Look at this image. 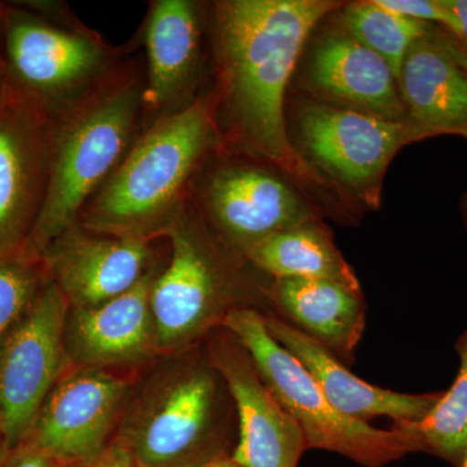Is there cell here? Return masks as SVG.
I'll use <instances>...</instances> for the list:
<instances>
[{"label": "cell", "mask_w": 467, "mask_h": 467, "mask_svg": "<svg viewBox=\"0 0 467 467\" xmlns=\"http://www.w3.org/2000/svg\"><path fill=\"white\" fill-rule=\"evenodd\" d=\"M330 0H223L212 7L216 86L212 88L223 142L294 177L321 175L294 149L285 97L310 33L339 7Z\"/></svg>", "instance_id": "obj_1"}, {"label": "cell", "mask_w": 467, "mask_h": 467, "mask_svg": "<svg viewBox=\"0 0 467 467\" xmlns=\"http://www.w3.org/2000/svg\"><path fill=\"white\" fill-rule=\"evenodd\" d=\"M213 95L140 131L78 223L90 232L155 241L167 236L192 198L205 161L223 149Z\"/></svg>", "instance_id": "obj_2"}, {"label": "cell", "mask_w": 467, "mask_h": 467, "mask_svg": "<svg viewBox=\"0 0 467 467\" xmlns=\"http://www.w3.org/2000/svg\"><path fill=\"white\" fill-rule=\"evenodd\" d=\"M146 72L124 58L97 88L55 116L50 175L27 251L41 257L78 223L86 205L140 137Z\"/></svg>", "instance_id": "obj_3"}, {"label": "cell", "mask_w": 467, "mask_h": 467, "mask_svg": "<svg viewBox=\"0 0 467 467\" xmlns=\"http://www.w3.org/2000/svg\"><path fill=\"white\" fill-rule=\"evenodd\" d=\"M137 46L113 47L66 5H3L8 85L52 116L86 97Z\"/></svg>", "instance_id": "obj_4"}, {"label": "cell", "mask_w": 467, "mask_h": 467, "mask_svg": "<svg viewBox=\"0 0 467 467\" xmlns=\"http://www.w3.org/2000/svg\"><path fill=\"white\" fill-rule=\"evenodd\" d=\"M223 326L247 350L270 391L299 423L306 447L335 451L367 467L425 451L420 436L405 427L380 430L337 410L299 359L270 335L257 310L234 308Z\"/></svg>", "instance_id": "obj_5"}, {"label": "cell", "mask_w": 467, "mask_h": 467, "mask_svg": "<svg viewBox=\"0 0 467 467\" xmlns=\"http://www.w3.org/2000/svg\"><path fill=\"white\" fill-rule=\"evenodd\" d=\"M297 134L312 167L330 175L378 208L392 159L423 135L409 119L393 121L327 101H309L297 112Z\"/></svg>", "instance_id": "obj_6"}, {"label": "cell", "mask_w": 467, "mask_h": 467, "mask_svg": "<svg viewBox=\"0 0 467 467\" xmlns=\"http://www.w3.org/2000/svg\"><path fill=\"white\" fill-rule=\"evenodd\" d=\"M69 306L48 276L32 306L0 342V438L11 451L26 441L66 370Z\"/></svg>", "instance_id": "obj_7"}, {"label": "cell", "mask_w": 467, "mask_h": 467, "mask_svg": "<svg viewBox=\"0 0 467 467\" xmlns=\"http://www.w3.org/2000/svg\"><path fill=\"white\" fill-rule=\"evenodd\" d=\"M171 257L150 288L156 347L174 348L212 325H223L230 306V281L223 264L196 227L192 202L168 233Z\"/></svg>", "instance_id": "obj_8"}, {"label": "cell", "mask_w": 467, "mask_h": 467, "mask_svg": "<svg viewBox=\"0 0 467 467\" xmlns=\"http://www.w3.org/2000/svg\"><path fill=\"white\" fill-rule=\"evenodd\" d=\"M55 116L8 85L0 107V259L27 251L50 175Z\"/></svg>", "instance_id": "obj_9"}, {"label": "cell", "mask_w": 467, "mask_h": 467, "mask_svg": "<svg viewBox=\"0 0 467 467\" xmlns=\"http://www.w3.org/2000/svg\"><path fill=\"white\" fill-rule=\"evenodd\" d=\"M192 201L201 204L223 241L241 254L272 234L317 221L290 184L256 165L214 169Z\"/></svg>", "instance_id": "obj_10"}, {"label": "cell", "mask_w": 467, "mask_h": 467, "mask_svg": "<svg viewBox=\"0 0 467 467\" xmlns=\"http://www.w3.org/2000/svg\"><path fill=\"white\" fill-rule=\"evenodd\" d=\"M202 12L192 0H153L140 27L146 51L143 126L195 103L202 72Z\"/></svg>", "instance_id": "obj_11"}, {"label": "cell", "mask_w": 467, "mask_h": 467, "mask_svg": "<svg viewBox=\"0 0 467 467\" xmlns=\"http://www.w3.org/2000/svg\"><path fill=\"white\" fill-rule=\"evenodd\" d=\"M126 389L122 378L97 368L63 374L24 441L66 466L98 456L109 445L110 430Z\"/></svg>", "instance_id": "obj_12"}, {"label": "cell", "mask_w": 467, "mask_h": 467, "mask_svg": "<svg viewBox=\"0 0 467 467\" xmlns=\"http://www.w3.org/2000/svg\"><path fill=\"white\" fill-rule=\"evenodd\" d=\"M150 244L77 223L55 239L41 259L70 306L91 308L131 290L149 275L153 269Z\"/></svg>", "instance_id": "obj_13"}, {"label": "cell", "mask_w": 467, "mask_h": 467, "mask_svg": "<svg viewBox=\"0 0 467 467\" xmlns=\"http://www.w3.org/2000/svg\"><path fill=\"white\" fill-rule=\"evenodd\" d=\"M216 401L211 371L184 373L158 393L121 441L140 467L201 466Z\"/></svg>", "instance_id": "obj_14"}, {"label": "cell", "mask_w": 467, "mask_h": 467, "mask_svg": "<svg viewBox=\"0 0 467 467\" xmlns=\"http://www.w3.org/2000/svg\"><path fill=\"white\" fill-rule=\"evenodd\" d=\"M233 339L213 349L214 368L238 411L239 439L233 461L242 467H297L308 450L303 430L270 391L247 350Z\"/></svg>", "instance_id": "obj_15"}, {"label": "cell", "mask_w": 467, "mask_h": 467, "mask_svg": "<svg viewBox=\"0 0 467 467\" xmlns=\"http://www.w3.org/2000/svg\"><path fill=\"white\" fill-rule=\"evenodd\" d=\"M306 79L327 103L393 121L408 119L391 67L343 27L316 43Z\"/></svg>", "instance_id": "obj_16"}, {"label": "cell", "mask_w": 467, "mask_h": 467, "mask_svg": "<svg viewBox=\"0 0 467 467\" xmlns=\"http://www.w3.org/2000/svg\"><path fill=\"white\" fill-rule=\"evenodd\" d=\"M267 331L299 359L337 410L368 422L389 417L396 423H418L434 408L442 391L409 395L380 389L356 377L322 344L278 317L264 316Z\"/></svg>", "instance_id": "obj_17"}, {"label": "cell", "mask_w": 467, "mask_h": 467, "mask_svg": "<svg viewBox=\"0 0 467 467\" xmlns=\"http://www.w3.org/2000/svg\"><path fill=\"white\" fill-rule=\"evenodd\" d=\"M399 88L409 121L423 137L467 134V73L445 47L441 30L430 27L411 46Z\"/></svg>", "instance_id": "obj_18"}, {"label": "cell", "mask_w": 467, "mask_h": 467, "mask_svg": "<svg viewBox=\"0 0 467 467\" xmlns=\"http://www.w3.org/2000/svg\"><path fill=\"white\" fill-rule=\"evenodd\" d=\"M269 296L282 321L322 344L340 361H355L367 322L361 290L331 279L287 278L275 279Z\"/></svg>", "instance_id": "obj_19"}, {"label": "cell", "mask_w": 467, "mask_h": 467, "mask_svg": "<svg viewBox=\"0 0 467 467\" xmlns=\"http://www.w3.org/2000/svg\"><path fill=\"white\" fill-rule=\"evenodd\" d=\"M152 270L131 290L91 308L75 309L72 337L77 358L90 368L143 358L156 347L150 313Z\"/></svg>", "instance_id": "obj_20"}, {"label": "cell", "mask_w": 467, "mask_h": 467, "mask_svg": "<svg viewBox=\"0 0 467 467\" xmlns=\"http://www.w3.org/2000/svg\"><path fill=\"white\" fill-rule=\"evenodd\" d=\"M242 256L275 279H331L361 290L331 234L317 221L272 234L245 248Z\"/></svg>", "instance_id": "obj_21"}, {"label": "cell", "mask_w": 467, "mask_h": 467, "mask_svg": "<svg viewBox=\"0 0 467 467\" xmlns=\"http://www.w3.org/2000/svg\"><path fill=\"white\" fill-rule=\"evenodd\" d=\"M342 27L386 61L399 84L408 51L431 26L393 14L378 5L377 0H368L352 3L343 9Z\"/></svg>", "instance_id": "obj_22"}, {"label": "cell", "mask_w": 467, "mask_h": 467, "mask_svg": "<svg viewBox=\"0 0 467 467\" xmlns=\"http://www.w3.org/2000/svg\"><path fill=\"white\" fill-rule=\"evenodd\" d=\"M456 379L418 423H398L416 432L425 451L461 466L467 453V330L457 342Z\"/></svg>", "instance_id": "obj_23"}, {"label": "cell", "mask_w": 467, "mask_h": 467, "mask_svg": "<svg viewBox=\"0 0 467 467\" xmlns=\"http://www.w3.org/2000/svg\"><path fill=\"white\" fill-rule=\"evenodd\" d=\"M47 279L41 257L29 251L0 259V342L29 309Z\"/></svg>", "instance_id": "obj_24"}, {"label": "cell", "mask_w": 467, "mask_h": 467, "mask_svg": "<svg viewBox=\"0 0 467 467\" xmlns=\"http://www.w3.org/2000/svg\"><path fill=\"white\" fill-rule=\"evenodd\" d=\"M377 3L393 14L410 20L439 24L445 29L450 24V14L441 0H377Z\"/></svg>", "instance_id": "obj_25"}, {"label": "cell", "mask_w": 467, "mask_h": 467, "mask_svg": "<svg viewBox=\"0 0 467 467\" xmlns=\"http://www.w3.org/2000/svg\"><path fill=\"white\" fill-rule=\"evenodd\" d=\"M0 467H66L32 442L24 441L14 448Z\"/></svg>", "instance_id": "obj_26"}, {"label": "cell", "mask_w": 467, "mask_h": 467, "mask_svg": "<svg viewBox=\"0 0 467 467\" xmlns=\"http://www.w3.org/2000/svg\"><path fill=\"white\" fill-rule=\"evenodd\" d=\"M66 467H140L128 445L119 439L109 444L101 453L84 462Z\"/></svg>", "instance_id": "obj_27"}, {"label": "cell", "mask_w": 467, "mask_h": 467, "mask_svg": "<svg viewBox=\"0 0 467 467\" xmlns=\"http://www.w3.org/2000/svg\"><path fill=\"white\" fill-rule=\"evenodd\" d=\"M441 3L450 14L447 32L467 47V0H441Z\"/></svg>", "instance_id": "obj_28"}, {"label": "cell", "mask_w": 467, "mask_h": 467, "mask_svg": "<svg viewBox=\"0 0 467 467\" xmlns=\"http://www.w3.org/2000/svg\"><path fill=\"white\" fill-rule=\"evenodd\" d=\"M441 39L444 42L445 47L450 51L454 60L460 64V67L467 73V47L462 43L447 30H441Z\"/></svg>", "instance_id": "obj_29"}, {"label": "cell", "mask_w": 467, "mask_h": 467, "mask_svg": "<svg viewBox=\"0 0 467 467\" xmlns=\"http://www.w3.org/2000/svg\"><path fill=\"white\" fill-rule=\"evenodd\" d=\"M198 467H242L232 457L217 456Z\"/></svg>", "instance_id": "obj_30"}, {"label": "cell", "mask_w": 467, "mask_h": 467, "mask_svg": "<svg viewBox=\"0 0 467 467\" xmlns=\"http://www.w3.org/2000/svg\"><path fill=\"white\" fill-rule=\"evenodd\" d=\"M8 91V81L7 75H5V67L3 60H0V107H2L3 101L7 97Z\"/></svg>", "instance_id": "obj_31"}, {"label": "cell", "mask_w": 467, "mask_h": 467, "mask_svg": "<svg viewBox=\"0 0 467 467\" xmlns=\"http://www.w3.org/2000/svg\"><path fill=\"white\" fill-rule=\"evenodd\" d=\"M9 451H11V450H9L8 445L0 438V465H2L3 461L7 459Z\"/></svg>", "instance_id": "obj_32"}, {"label": "cell", "mask_w": 467, "mask_h": 467, "mask_svg": "<svg viewBox=\"0 0 467 467\" xmlns=\"http://www.w3.org/2000/svg\"><path fill=\"white\" fill-rule=\"evenodd\" d=\"M2 43H3V5H2V3H0V60H3Z\"/></svg>", "instance_id": "obj_33"}, {"label": "cell", "mask_w": 467, "mask_h": 467, "mask_svg": "<svg viewBox=\"0 0 467 467\" xmlns=\"http://www.w3.org/2000/svg\"><path fill=\"white\" fill-rule=\"evenodd\" d=\"M460 467H467V453L465 459H463L462 463H461Z\"/></svg>", "instance_id": "obj_34"}, {"label": "cell", "mask_w": 467, "mask_h": 467, "mask_svg": "<svg viewBox=\"0 0 467 467\" xmlns=\"http://www.w3.org/2000/svg\"><path fill=\"white\" fill-rule=\"evenodd\" d=\"M463 138H466V140H467V134H466V135H463Z\"/></svg>", "instance_id": "obj_35"}]
</instances>
